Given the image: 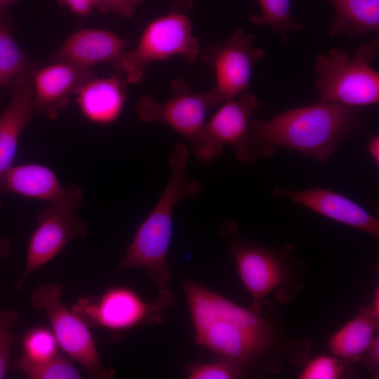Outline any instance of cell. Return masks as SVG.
<instances>
[{"instance_id": "6da1fadb", "label": "cell", "mask_w": 379, "mask_h": 379, "mask_svg": "<svg viewBox=\"0 0 379 379\" xmlns=\"http://www.w3.org/2000/svg\"><path fill=\"white\" fill-rule=\"evenodd\" d=\"M360 124L357 107L322 102L286 110L267 121L251 119L244 162L270 157L281 147L324 162Z\"/></svg>"}, {"instance_id": "7a4b0ae2", "label": "cell", "mask_w": 379, "mask_h": 379, "mask_svg": "<svg viewBox=\"0 0 379 379\" xmlns=\"http://www.w3.org/2000/svg\"><path fill=\"white\" fill-rule=\"evenodd\" d=\"M182 286L197 345L242 367L268 353L272 331L257 310L243 307L190 280H184Z\"/></svg>"}, {"instance_id": "3957f363", "label": "cell", "mask_w": 379, "mask_h": 379, "mask_svg": "<svg viewBox=\"0 0 379 379\" xmlns=\"http://www.w3.org/2000/svg\"><path fill=\"white\" fill-rule=\"evenodd\" d=\"M189 158L185 144H177L169 157L171 176L154 208L138 227L115 272L128 268L145 270L158 292L167 291L171 279L168 251L173 235V215L176 204L187 198L194 199L201 184L189 181L186 168Z\"/></svg>"}, {"instance_id": "277c9868", "label": "cell", "mask_w": 379, "mask_h": 379, "mask_svg": "<svg viewBox=\"0 0 379 379\" xmlns=\"http://www.w3.org/2000/svg\"><path fill=\"white\" fill-rule=\"evenodd\" d=\"M378 47V39L375 38L361 44L352 56L335 48L317 55L314 69L320 102L357 108L377 104L379 74L372 62Z\"/></svg>"}, {"instance_id": "5b68a950", "label": "cell", "mask_w": 379, "mask_h": 379, "mask_svg": "<svg viewBox=\"0 0 379 379\" xmlns=\"http://www.w3.org/2000/svg\"><path fill=\"white\" fill-rule=\"evenodd\" d=\"M199 54V41L193 35L187 13L169 10L147 24L135 48L124 52L114 66L128 83L139 84L144 80L146 67L153 62L180 56L192 64Z\"/></svg>"}, {"instance_id": "8992f818", "label": "cell", "mask_w": 379, "mask_h": 379, "mask_svg": "<svg viewBox=\"0 0 379 379\" xmlns=\"http://www.w3.org/2000/svg\"><path fill=\"white\" fill-rule=\"evenodd\" d=\"M82 200V190L69 184L62 198L39 212L37 227L29 241L25 269L13 285L15 291L20 290L34 272L54 258L67 244L86 237L87 223L74 213Z\"/></svg>"}, {"instance_id": "52a82bcc", "label": "cell", "mask_w": 379, "mask_h": 379, "mask_svg": "<svg viewBox=\"0 0 379 379\" xmlns=\"http://www.w3.org/2000/svg\"><path fill=\"white\" fill-rule=\"evenodd\" d=\"M63 286L57 282H44L33 291L30 304L44 310L49 318L58 345L91 377L111 378L114 371L102 364L88 325L61 301Z\"/></svg>"}, {"instance_id": "ba28073f", "label": "cell", "mask_w": 379, "mask_h": 379, "mask_svg": "<svg viewBox=\"0 0 379 379\" xmlns=\"http://www.w3.org/2000/svg\"><path fill=\"white\" fill-rule=\"evenodd\" d=\"M173 300L171 290L158 293L154 300L147 302L133 289L117 286L98 298H80L72 310L87 325L121 331L142 324L160 322Z\"/></svg>"}, {"instance_id": "9c48e42d", "label": "cell", "mask_w": 379, "mask_h": 379, "mask_svg": "<svg viewBox=\"0 0 379 379\" xmlns=\"http://www.w3.org/2000/svg\"><path fill=\"white\" fill-rule=\"evenodd\" d=\"M172 95L158 101L149 95L141 96L135 107L140 119L145 123L166 124L186 138L191 145L199 138L208 112L225 101L214 88L205 92H193L180 79L171 83Z\"/></svg>"}, {"instance_id": "30bf717a", "label": "cell", "mask_w": 379, "mask_h": 379, "mask_svg": "<svg viewBox=\"0 0 379 379\" xmlns=\"http://www.w3.org/2000/svg\"><path fill=\"white\" fill-rule=\"evenodd\" d=\"M206 121L191 149L199 161L207 163L220 156L227 145L235 149L237 159L244 161L251 116L260 102L253 94L244 92L225 100Z\"/></svg>"}, {"instance_id": "8fae6325", "label": "cell", "mask_w": 379, "mask_h": 379, "mask_svg": "<svg viewBox=\"0 0 379 379\" xmlns=\"http://www.w3.org/2000/svg\"><path fill=\"white\" fill-rule=\"evenodd\" d=\"M253 39L252 34L239 28L202 54V62L214 74L213 88L225 100L246 92L255 65L265 56L263 49L253 45Z\"/></svg>"}, {"instance_id": "7c38bea8", "label": "cell", "mask_w": 379, "mask_h": 379, "mask_svg": "<svg viewBox=\"0 0 379 379\" xmlns=\"http://www.w3.org/2000/svg\"><path fill=\"white\" fill-rule=\"evenodd\" d=\"M92 78L90 68L66 62L38 67L32 77L34 111L55 119L69 104L70 96Z\"/></svg>"}, {"instance_id": "4fadbf2b", "label": "cell", "mask_w": 379, "mask_h": 379, "mask_svg": "<svg viewBox=\"0 0 379 379\" xmlns=\"http://www.w3.org/2000/svg\"><path fill=\"white\" fill-rule=\"evenodd\" d=\"M274 194L285 197L326 218L378 239V220L360 205L340 194L315 187L295 191L276 188Z\"/></svg>"}, {"instance_id": "5bb4252c", "label": "cell", "mask_w": 379, "mask_h": 379, "mask_svg": "<svg viewBox=\"0 0 379 379\" xmlns=\"http://www.w3.org/2000/svg\"><path fill=\"white\" fill-rule=\"evenodd\" d=\"M240 279L255 302H260L279 287L284 279L280 258L270 250L244 241L230 247Z\"/></svg>"}, {"instance_id": "9a60e30c", "label": "cell", "mask_w": 379, "mask_h": 379, "mask_svg": "<svg viewBox=\"0 0 379 379\" xmlns=\"http://www.w3.org/2000/svg\"><path fill=\"white\" fill-rule=\"evenodd\" d=\"M32 77L22 76L8 87L11 99L0 115V178L13 166L20 134L34 112Z\"/></svg>"}, {"instance_id": "2e32d148", "label": "cell", "mask_w": 379, "mask_h": 379, "mask_svg": "<svg viewBox=\"0 0 379 379\" xmlns=\"http://www.w3.org/2000/svg\"><path fill=\"white\" fill-rule=\"evenodd\" d=\"M126 41L117 34L100 29L82 28L72 34L55 55L62 61L84 68L99 63H116L125 52Z\"/></svg>"}, {"instance_id": "e0dca14e", "label": "cell", "mask_w": 379, "mask_h": 379, "mask_svg": "<svg viewBox=\"0 0 379 379\" xmlns=\"http://www.w3.org/2000/svg\"><path fill=\"white\" fill-rule=\"evenodd\" d=\"M77 94L82 115L89 121L101 125L109 124L118 119L126 99L125 84L117 75L93 77Z\"/></svg>"}, {"instance_id": "ac0fdd59", "label": "cell", "mask_w": 379, "mask_h": 379, "mask_svg": "<svg viewBox=\"0 0 379 379\" xmlns=\"http://www.w3.org/2000/svg\"><path fill=\"white\" fill-rule=\"evenodd\" d=\"M68 189L69 184L62 185L53 170L39 164L12 166L0 178V194L12 192L48 204L62 198Z\"/></svg>"}, {"instance_id": "d6986e66", "label": "cell", "mask_w": 379, "mask_h": 379, "mask_svg": "<svg viewBox=\"0 0 379 379\" xmlns=\"http://www.w3.org/2000/svg\"><path fill=\"white\" fill-rule=\"evenodd\" d=\"M326 1L335 11L328 29L331 36H361L370 32L378 33L379 0Z\"/></svg>"}, {"instance_id": "ffe728a7", "label": "cell", "mask_w": 379, "mask_h": 379, "mask_svg": "<svg viewBox=\"0 0 379 379\" xmlns=\"http://www.w3.org/2000/svg\"><path fill=\"white\" fill-rule=\"evenodd\" d=\"M378 323V318L372 314L369 307L361 310L330 338L331 351L347 361L359 359L375 338Z\"/></svg>"}, {"instance_id": "44dd1931", "label": "cell", "mask_w": 379, "mask_h": 379, "mask_svg": "<svg viewBox=\"0 0 379 379\" xmlns=\"http://www.w3.org/2000/svg\"><path fill=\"white\" fill-rule=\"evenodd\" d=\"M13 18L6 11L0 15V87H9L17 79L33 74L39 67L25 55L13 32Z\"/></svg>"}, {"instance_id": "7402d4cb", "label": "cell", "mask_w": 379, "mask_h": 379, "mask_svg": "<svg viewBox=\"0 0 379 379\" xmlns=\"http://www.w3.org/2000/svg\"><path fill=\"white\" fill-rule=\"evenodd\" d=\"M258 1L261 13L249 17L255 25L270 29L285 43L289 33L303 29V25L291 15V0Z\"/></svg>"}, {"instance_id": "603a6c76", "label": "cell", "mask_w": 379, "mask_h": 379, "mask_svg": "<svg viewBox=\"0 0 379 379\" xmlns=\"http://www.w3.org/2000/svg\"><path fill=\"white\" fill-rule=\"evenodd\" d=\"M16 369L30 379H80L81 374L70 361L60 352L40 360L22 354Z\"/></svg>"}, {"instance_id": "cb8c5ba5", "label": "cell", "mask_w": 379, "mask_h": 379, "mask_svg": "<svg viewBox=\"0 0 379 379\" xmlns=\"http://www.w3.org/2000/svg\"><path fill=\"white\" fill-rule=\"evenodd\" d=\"M58 345L53 331L44 326L36 327L24 336L22 354L32 359H44L58 351Z\"/></svg>"}, {"instance_id": "d4e9b609", "label": "cell", "mask_w": 379, "mask_h": 379, "mask_svg": "<svg viewBox=\"0 0 379 379\" xmlns=\"http://www.w3.org/2000/svg\"><path fill=\"white\" fill-rule=\"evenodd\" d=\"M242 366L227 359L206 363H194L186 369L189 379H232L243 375Z\"/></svg>"}, {"instance_id": "484cf974", "label": "cell", "mask_w": 379, "mask_h": 379, "mask_svg": "<svg viewBox=\"0 0 379 379\" xmlns=\"http://www.w3.org/2000/svg\"><path fill=\"white\" fill-rule=\"evenodd\" d=\"M19 314L14 310H0V379L10 366L11 346L14 341L13 327L18 323Z\"/></svg>"}, {"instance_id": "4316f807", "label": "cell", "mask_w": 379, "mask_h": 379, "mask_svg": "<svg viewBox=\"0 0 379 379\" xmlns=\"http://www.w3.org/2000/svg\"><path fill=\"white\" fill-rule=\"evenodd\" d=\"M343 372V366L333 357H317L309 361L300 375L302 379H336Z\"/></svg>"}, {"instance_id": "83f0119b", "label": "cell", "mask_w": 379, "mask_h": 379, "mask_svg": "<svg viewBox=\"0 0 379 379\" xmlns=\"http://www.w3.org/2000/svg\"><path fill=\"white\" fill-rule=\"evenodd\" d=\"M145 0H97L95 8L101 13H112L125 18H131Z\"/></svg>"}, {"instance_id": "f1b7e54d", "label": "cell", "mask_w": 379, "mask_h": 379, "mask_svg": "<svg viewBox=\"0 0 379 379\" xmlns=\"http://www.w3.org/2000/svg\"><path fill=\"white\" fill-rule=\"evenodd\" d=\"M97 0H59L60 4L69 8L76 15L87 17L92 14Z\"/></svg>"}, {"instance_id": "f546056e", "label": "cell", "mask_w": 379, "mask_h": 379, "mask_svg": "<svg viewBox=\"0 0 379 379\" xmlns=\"http://www.w3.org/2000/svg\"><path fill=\"white\" fill-rule=\"evenodd\" d=\"M368 150L375 164H379V137L372 136L368 142Z\"/></svg>"}, {"instance_id": "4dcf8cb0", "label": "cell", "mask_w": 379, "mask_h": 379, "mask_svg": "<svg viewBox=\"0 0 379 379\" xmlns=\"http://www.w3.org/2000/svg\"><path fill=\"white\" fill-rule=\"evenodd\" d=\"M193 0H172L170 10L187 13L192 7Z\"/></svg>"}, {"instance_id": "1f68e13d", "label": "cell", "mask_w": 379, "mask_h": 379, "mask_svg": "<svg viewBox=\"0 0 379 379\" xmlns=\"http://www.w3.org/2000/svg\"><path fill=\"white\" fill-rule=\"evenodd\" d=\"M12 248L11 243L6 237H0V261L4 260L9 257Z\"/></svg>"}, {"instance_id": "d6a6232c", "label": "cell", "mask_w": 379, "mask_h": 379, "mask_svg": "<svg viewBox=\"0 0 379 379\" xmlns=\"http://www.w3.org/2000/svg\"><path fill=\"white\" fill-rule=\"evenodd\" d=\"M370 360L374 366L378 364V338H374L369 347Z\"/></svg>"}, {"instance_id": "836d02e7", "label": "cell", "mask_w": 379, "mask_h": 379, "mask_svg": "<svg viewBox=\"0 0 379 379\" xmlns=\"http://www.w3.org/2000/svg\"><path fill=\"white\" fill-rule=\"evenodd\" d=\"M20 0H0V15L7 11V9Z\"/></svg>"}]
</instances>
